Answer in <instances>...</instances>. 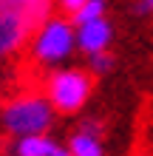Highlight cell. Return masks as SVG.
<instances>
[{"mask_svg":"<svg viewBox=\"0 0 153 156\" xmlns=\"http://www.w3.org/2000/svg\"><path fill=\"white\" fill-rule=\"evenodd\" d=\"M54 108L43 91H20L0 102V131L12 139L31 133H48L54 125Z\"/></svg>","mask_w":153,"mask_h":156,"instance_id":"obj_1","label":"cell"},{"mask_svg":"<svg viewBox=\"0 0 153 156\" xmlns=\"http://www.w3.org/2000/svg\"><path fill=\"white\" fill-rule=\"evenodd\" d=\"M26 48H29V57H31L34 66L57 68L68 57H74V51H77V29H74L71 20L51 14L31 31Z\"/></svg>","mask_w":153,"mask_h":156,"instance_id":"obj_2","label":"cell"},{"mask_svg":"<svg viewBox=\"0 0 153 156\" xmlns=\"http://www.w3.org/2000/svg\"><path fill=\"white\" fill-rule=\"evenodd\" d=\"M43 94L51 102L54 114H79L94 94V74L85 68H51L43 80Z\"/></svg>","mask_w":153,"mask_h":156,"instance_id":"obj_3","label":"cell"},{"mask_svg":"<svg viewBox=\"0 0 153 156\" xmlns=\"http://www.w3.org/2000/svg\"><path fill=\"white\" fill-rule=\"evenodd\" d=\"M31 31H34V29L23 20L20 14L3 12V9H0V62L17 57V54L29 45Z\"/></svg>","mask_w":153,"mask_h":156,"instance_id":"obj_4","label":"cell"},{"mask_svg":"<svg viewBox=\"0 0 153 156\" xmlns=\"http://www.w3.org/2000/svg\"><path fill=\"white\" fill-rule=\"evenodd\" d=\"M74 29H77V51H82L85 57L108 51L113 43V26L108 17H96V20L74 26Z\"/></svg>","mask_w":153,"mask_h":156,"instance_id":"obj_5","label":"cell"},{"mask_svg":"<svg viewBox=\"0 0 153 156\" xmlns=\"http://www.w3.org/2000/svg\"><path fill=\"white\" fill-rule=\"evenodd\" d=\"M12 156H71L68 145H60L48 133H31V136H17L9 145Z\"/></svg>","mask_w":153,"mask_h":156,"instance_id":"obj_6","label":"cell"},{"mask_svg":"<svg viewBox=\"0 0 153 156\" xmlns=\"http://www.w3.org/2000/svg\"><path fill=\"white\" fill-rule=\"evenodd\" d=\"M68 153L71 156H105V145H102V125L96 119L79 125V131L71 133L68 139Z\"/></svg>","mask_w":153,"mask_h":156,"instance_id":"obj_7","label":"cell"},{"mask_svg":"<svg viewBox=\"0 0 153 156\" xmlns=\"http://www.w3.org/2000/svg\"><path fill=\"white\" fill-rule=\"evenodd\" d=\"M0 9H3V12L20 14L31 29H37L46 17L54 14L57 6H54V0H0Z\"/></svg>","mask_w":153,"mask_h":156,"instance_id":"obj_8","label":"cell"},{"mask_svg":"<svg viewBox=\"0 0 153 156\" xmlns=\"http://www.w3.org/2000/svg\"><path fill=\"white\" fill-rule=\"evenodd\" d=\"M105 9H108L105 0H85V3L71 14V23H74V26H82V23L96 20V17H105Z\"/></svg>","mask_w":153,"mask_h":156,"instance_id":"obj_9","label":"cell"},{"mask_svg":"<svg viewBox=\"0 0 153 156\" xmlns=\"http://www.w3.org/2000/svg\"><path fill=\"white\" fill-rule=\"evenodd\" d=\"M111 68H113V57L108 51H99V54H91V57H88V71H91L94 77H102Z\"/></svg>","mask_w":153,"mask_h":156,"instance_id":"obj_10","label":"cell"},{"mask_svg":"<svg viewBox=\"0 0 153 156\" xmlns=\"http://www.w3.org/2000/svg\"><path fill=\"white\" fill-rule=\"evenodd\" d=\"M82 3H85V0H54V6H57L60 12H65V14H74Z\"/></svg>","mask_w":153,"mask_h":156,"instance_id":"obj_11","label":"cell"},{"mask_svg":"<svg viewBox=\"0 0 153 156\" xmlns=\"http://www.w3.org/2000/svg\"><path fill=\"white\" fill-rule=\"evenodd\" d=\"M139 12L142 14H153V0H139Z\"/></svg>","mask_w":153,"mask_h":156,"instance_id":"obj_12","label":"cell"}]
</instances>
